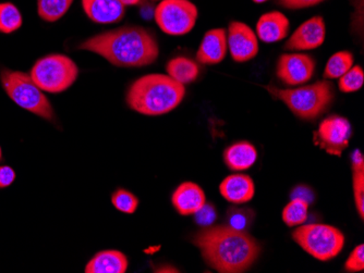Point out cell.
Listing matches in <instances>:
<instances>
[{"mask_svg": "<svg viewBox=\"0 0 364 273\" xmlns=\"http://www.w3.org/2000/svg\"><path fill=\"white\" fill-rule=\"evenodd\" d=\"M351 136L353 128L349 120L334 115L321 122L318 131L313 133V143L327 154L341 157L349 146Z\"/></svg>", "mask_w": 364, "mask_h": 273, "instance_id": "9c48e42d", "label": "cell"}, {"mask_svg": "<svg viewBox=\"0 0 364 273\" xmlns=\"http://www.w3.org/2000/svg\"><path fill=\"white\" fill-rule=\"evenodd\" d=\"M208 266L220 273H242L253 266L261 246L245 230L230 225H208L192 238Z\"/></svg>", "mask_w": 364, "mask_h": 273, "instance_id": "6da1fadb", "label": "cell"}, {"mask_svg": "<svg viewBox=\"0 0 364 273\" xmlns=\"http://www.w3.org/2000/svg\"><path fill=\"white\" fill-rule=\"evenodd\" d=\"M124 6H136L142 3V0H120Z\"/></svg>", "mask_w": 364, "mask_h": 273, "instance_id": "836d02e7", "label": "cell"}, {"mask_svg": "<svg viewBox=\"0 0 364 273\" xmlns=\"http://www.w3.org/2000/svg\"><path fill=\"white\" fill-rule=\"evenodd\" d=\"M227 33L225 28H213L206 32L196 52V60L202 65H218L227 54Z\"/></svg>", "mask_w": 364, "mask_h": 273, "instance_id": "4fadbf2b", "label": "cell"}, {"mask_svg": "<svg viewBox=\"0 0 364 273\" xmlns=\"http://www.w3.org/2000/svg\"><path fill=\"white\" fill-rule=\"evenodd\" d=\"M38 89L48 93L68 89L79 75L75 61L63 55H49L36 61L30 73Z\"/></svg>", "mask_w": 364, "mask_h": 273, "instance_id": "52a82bcc", "label": "cell"}, {"mask_svg": "<svg viewBox=\"0 0 364 273\" xmlns=\"http://www.w3.org/2000/svg\"><path fill=\"white\" fill-rule=\"evenodd\" d=\"M0 81L6 93L16 105L43 119L53 120L54 109L52 104L42 89L33 82L30 74L5 69L1 71Z\"/></svg>", "mask_w": 364, "mask_h": 273, "instance_id": "5b68a950", "label": "cell"}, {"mask_svg": "<svg viewBox=\"0 0 364 273\" xmlns=\"http://www.w3.org/2000/svg\"><path fill=\"white\" fill-rule=\"evenodd\" d=\"M257 159V150L247 140L235 143L224 152L225 165L232 171L247 170L255 164Z\"/></svg>", "mask_w": 364, "mask_h": 273, "instance_id": "d6986e66", "label": "cell"}, {"mask_svg": "<svg viewBox=\"0 0 364 273\" xmlns=\"http://www.w3.org/2000/svg\"><path fill=\"white\" fill-rule=\"evenodd\" d=\"M14 180H16V172L11 167H0V189L10 186Z\"/></svg>", "mask_w": 364, "mask_h": 273, "instance_id": "1f68e13d", "label": "cell"}, {"mask_svg": "<svg viewBox=\"0 0 364 273\" xmlns=\"http://www.w3.org/2000/svg\"><path fill=\"white\" fill-rule=\"evenodd\" d=\"M353 197L355 208L362 220L364 219V168L353 169Z\"/></svg>", "mask_w": 364, "mask_h": 273, "instance_id": "83f0119b", "label": "cell"}, {"mask_svg": "<svg viewBox=\"0 0 364 273\" xmlns=\"http://www.w3.org/2000/svg\"><path fill=\"white\" fill-rule=\"evenodd\" d=\"M220 195L236 205L249 203L255 195V185L251 177L242 173L228 175L220 185Z\"/></svg>", "mask_w": 364, "mask_h": 273, "instance_id": "5bb4252c", "label": "cell"}, {"mask_svg": "<svg viewBox=\"0 0 364 273\" xmlns=\"http://www.w3.org/2000/svg\"><path fill=\"white\" fill-rule=\"evenodd\" d=\"M316 72V60L306 54H284L278 59L276 74L286 85L309 82Z\"/></svg>", "mask_w": 364, "mask_h": 273, "instance_id": "30bf717a", "label": "cell"}, {"mask_svg": "<svg viewBox=\"0 0 364 273\" xmlns=\"http://www.w3.org/2000/svg\"><path fill=\"white\" fill-rule=\"evenodd\" d=\"M290 22L279 11L267 12L259 18L257 24V36L264 43H276L287 38Z\"/></svg>", "mask_w": 364, "mask_h": 273, "instance_id": "e0dca14e", "label": "cell"}, {"mask_svg": "<svg viewBox=\"0 0 364 273\" xmlns=\"http://www.w3.org/2000/svg\"><path fill=\"white\" fill-rule=\"evenodd\" d=\"M228 225L235 229L245 230L250 225L255 218V213L247 208H230L228 211Z\"/></svg>", "mask_w": 364, "mask_h": 273, "instance_id": "4316f807", "label": "cell"}, {"mask_svg": "<svg viewBox=\"0 0 364 273\" xmlns=\"http://www.w3.org/2000/svg\"><path fill=\"white\" fill-rule=\"evenodd\" d=\"M1 156H3V152H1V148H0V159H1Z\"/></svg>", "mask_w": 364, "mask_h": 273, "instance_id": "8d00e7d4", "label": "cell"}, {"mask_svg": "<svg viewBox=\"0 0 364 273\" xmlns=\"http://www.w3.org/2000/svg\"><path fill=\"white\" fill-rule=\"evenodd\" d=\"M253 1L257 4H263L267 3V0H253Z\"/></svg>", "mask_w": 364, "mask_h": 273, "instance_id": "d590c367", "label": "cell"}, {"mask_svg": "<svg viewBox=\"0 0 364 273\" xmlns=\"http://www.w3.org/2000/svg\"><path fill=\"white\" fill-rule=\"evenodd\" d=\"M21 12L14 4L0 3V32L10 34L21 28Z\"/></svg>", "mask_w": 364, "mask_h": 273, "instance_id": "cb8c5ba5", "label": "cell"}, {"mask_svg": "<svg viewBox=\"0 0 364 273\" xmlns=\"http://www.w3.org/2000/svg\"><path fill=\"white\" fill-rule=\"evenodd\" d=\"M364 83L363 69L360 66H355L347 71L343 77H339L338 87L343 93H353L359 91Z\"/></svg>", "mask_w": 364, "mask_h": 273, "instance_id": "d4e9b609", "label": "cell"}, {"mask_svg": "<svg viewBox=\"0 0 364 273\" xmlns=\"http://www.w3.org/2000/svg\"><path fill=\"white\" fill-rule=\"evenodd\" d=\"M79 50L105 58L116 67H145L159 58V43L142 26H124L98 34L82 43Z\"/></svg>", "mask_w": 364, "mask_h": 273, "instance_id": "7a4b0ae2", "label": "cell"}, {"mask_svg": "<svg viewBox=\"0 0 364 273\" xmlns=\"http://www.w3.org/2000/svg\"><path fill=\"white\" fill-rule=\"evenodd\" d=\"M185 95V85L169 75L149 74L132 83L127 104L141 115H166L181 104Z\"/></svg>", "mask_w": 364, "mask_h": 273, "instance_id": "3957f363", "label": "cell"}, {"mask_svg": "<svg viewBox=\"0 0 364 273\" xmlns=\"http://www.w3.org/2000/svg\"><path fill=\"white\" fill-rule=\"evenodd\" d=\"M155 21L164 33L180 36L191 32L198 19V8L189 0H161Z\"/></svg>", "mask_w": 364, "mask_h": 273, "instance_id": "ba28073f", "label": "cell"}, {"mask_svg": "<svg viewBox=\"0 0 364 273\" xmlns=\"http://www.w3.org/2000/svg\"><path fill=\"white\" fill-rule=\"evenodd\" d=\"M353 56L350 52H338L333 55L325 67L324 79H336L343 77L347 71L353 68Z\"/></svg>", "mask_w": 364, "mask_h": 273, "instance_id": "7402d4cb", "label": "cell"}, {"mask_svg": "<svg viewBox=\"0 0 364 273\" xmlns=\"http://www.w3.org/2000/svg\"><path fill=\"white\" fill-rule=\"evenodd\" d=\"M112 203L117 211L131 215L138 209L139 199L131 191L120 189L112 194Z\"/></svg>", "mask_w": 364, "mask_h": 273, "instance_id": "484cf974", "label": "cell"}, {"mask_svg": "<svg viewBox=\"0 0 364 273\" xmlns=\"http://www.w3.org/2000/svg\"><path fill=\"white\" fill-rule=\"evenodd\" d=\"M274 99L283 101L296 117L302 120H313L323 115L334 101V87L323 79L314 84L296 89H278L267 87Z\"/></svg>", "mask_w": 364, "mask_h": 273, "instance_id": "277c9868", "label": "cell"}, {"mask_svg": "<svg viewBox=\"0 0 364 273\" xmlns=\"http://www.w3.org/2000/svg\"><path fill=\"white\" fill-rule=\"evenodd\" d=\"M156 272H178V270L171 267H164V268L156 269Z\"/></svg>", "mask_w": 364, "mask_h": 273, "instance_id": "e575fe53", "label": "cell"}, {"mask_svg": "<svg viewBox=\"0 0 364 273\" xmlns=\"http://www.w3.org/2000/svg\"><path fill=\"white\" fill-rule=\"evenodd\" d=\"M173 207L181 216L194 215L206 204L203 189L193 182L180 184L171 197Z\"/></svg>", "mask_w": 364, "mask_h": 273, "instance_id": "9a60e30c", "label": "cell"}, {"mask_svg": "<svg viewBox=\"0 0 364 273\" xmlns=\"http://www.w3.org/2000/svg\"><path fill=\"white\" fill-rule=\"evenodd\" d=\"M227 45L236 62H247L257 57L259 42L252 28L242 22H231L228 26Z\"/></svg>", "mask_w": 364, "mask_h": 273, "instance_id": "8fae6325", "label": "cell"}, {"mask_svg": "<svg viewBox=\"0 0 364 273\" xmlns=\"http://www.w3.org/2000/svg\"><path fill=\"white\" fill-rule=\"evenodd\" d=\"M166 71L171 79L183 85L194 82L200 73L198 63L185 57L171 59L167 63Z\"/></svg>", "mask_w": 364, "mask_h": 273, "instance_id": "ffe728a7", "label": "cell"}, {"mask_svg": "<svg viewBox=\"0 0 364 273\" xmlns=\"http://www.w3.org/2000/svg\"><path fill=\"white\" fill-rule=\"evenodd\" d=\"M128 269L126 255L118 250H104L97 252L87 262V273H124Z\"/></svg>", "mask_w": 364, "mask_h": 273, "instance_id": "ac0fdd59", "label": "cell"}, {"mask_svg": "<svg viewBox=\"0 0 364 273\" xmlns=\"http://www.w3.org/2000/svg\"><path fill=\"white\" fill-rule=\"evenodd\" d=\"M292 238L304 252L320 262L334 260L345 246V235L328 224H301L292 232Z\"/></svg>", "mask_w": 364, "mask_h": 273, "instance_id": "8992f818", "label": "cell"}, {"mask_svg": "<svg viewBox=\"0 0 364 273\" xmlns=\"http://www.w3.org/2000/svg\"><path fill=\"white\" fill-rule=\"evenodd\" d=\"M73 0H38V12L41 19L56 22L65 16Z\"/></svg>", "mask_w": 364, "mask_h": 273, "instance_id": "44dd1931", "label": "cell"}, {"mask_svg": "<svg viewBox=\"0 0 364 273\" xmlns=\"http://www.w3.org/2000/svg\"><path fill=\"white\" fill-rule=\"evenodd\" d=\"M309 216V203L304 199H292L283 211V221L289 228L306 223Z\"/></svg>", "mask_w": 364, "mask_h": 273, "instance_id": "603a6c76", "label": "cell"}, {"mask_svg": "<svg viewBox=\"0 0 364 273\" xmlns=\"http://www.w3.org/2000/svg\"><path fill=\"white\" fill-rule=\"evenodd\" d=\"M326 36V26L322 17H313L294 30L285 44V50H312L322 46Z\"/></svg>", "mask_w": 364, "mask_h": 273, "instance_id": "7c38bea8", "label": "cell"}, {"mask_svg": "<svg viewBox=\"0 0 364 273\" xmlns=\"http://www.w3.org/2000/svg\"><path fill=\"white\" fill-rule=\"evenodd\" d=\"M324 0H276V3L287 9L296 10L318 5Z\"/></svg>", "mask_w": 364, "mask_h": 273, "instance_id": "4dcf8cb0", "label": "cell"}, {"mask_svg": "<svg viewBox=\"0 0 364 273\" xmlns=\"http://www.w3.org/2000/svg\"><path fill=\"white\" fill-rule=\"evenodd\" d=\"M194 216H196V221L198 225L208 227V225L214 223L218 215H216V211H215L214 206L210 205V204H205L200 211L194 213Z\"/></svg>", "mask_w": 364, "mask_h": 273, "instance_id": "f546056e", "label": "cell"}, {"mask_svg": "<svg viewBox=\"0 0 364 273\" xmlns=\"http://www.w3.org/2000/svg\"><path fill=\"white\" fill-rule=\"evenodd\" d=\"M351 158H353L351 159V167H353V169L364 168L363 155H362L359 150H355Z\"/></svg>", "mask_w": 364, "mask_h": 273, "instance_id": "d6a6232c", "label": "cell"}, {"mask_svg": "<svg viewBox=\"0 0 364 273\" xmlns=\"http://www.w3.org/2000/svg\"><path fill=\"white\" fill-rule=\"evenodd\" d=\"M345 270L348 272H362L364 270V245L360 244L346 260Z\"/></svg>", "mask_w": 364, "mask_h": 273, "instance_id": "f1b7e54d", "label": "cell"}, {"mask_svg": "<svg viewBox=\"0 0 364 273\" xmlns=\"http://www.w3.org/2000/svg\"><path fill=\"white\" fill-rule=\"evenodd\" d=\"M82 6L87 17L100 24L119 22L126 12L120 0H82Z\"/></svg>", "mask_w": 364, "mask_h": 273, "instance_id": "2e32d148", "label": "cell"}]
</instances>
